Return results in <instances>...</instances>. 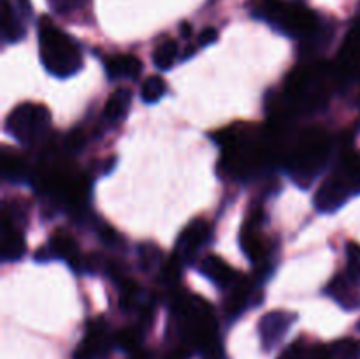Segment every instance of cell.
Here are the masks:
<instances>
[{"mask_svg": "<svg viewBox=\"0 0 360 359\" xmlns=\"http://www.w3.org/2000/svg\"><path fill=\"white\" fill-rule=\"evenodd\" d=\"M336 67L322 63L299 67L292 70L285 87V106L290 111H319L330 97L333 81L338 77Z\"/></svg>", "mask_w": 360, "mask_h": 359, "instance_id": "1", "label": "cell"}, {"mask_svg": "<svg viewBox=\"0 0 360 359\" xmlns=\"http://www.w3.org/2000/svg\"><path fill=\"white\" fill-rule=\"evenodd\" d=\"M39 51L46 70L62 80L74 76L83 67V53L77 42L56 28L49 18H42L39 25Z\"/></svg>", "mask_w": 360, "mask_h": 359, "instance_id": "2", "label": "cell"}, {"mask_svg": "<svg viewBox=\"0 0 360 359\" xmlns=\"http://www.w3.org/2000/svg\"><path fill=\"white\" fill-rule=\"evenodd\" d=\"M330 150H333V141L326 130L319 127L304 130L288 158V172L292 180L302 189H308L313 180L326 168Z\"/></svg>", "mask_w": 360, "mask_h": 359, "instance_id": "3", "label": "cell"}, {"mask_svg": "<svg viewBox=\"0 0 360 359\" xmlns=\"http://www.w3.org/2000/svg\"><path fill=\"white\" fill-rule=\"evenodd\" d=\"M259 14L290 37L308 39L320 28L319 16L302 4L264 0L259 7Z\"/></svg>", "mask_w": 360, "mask_h": 359, "instance_id": "4", "label": "cell"}, {"mask_svg": "<svg viewBox=\"0 0 360 359\" xmlns=\"http://www.w3.org/2000/svg\"><path fill=\"white\" fill-rule=\"evenodd\" d=\"M51 125V115L48 108L41 104L25 102L14 108L6 120L7 132L16 137L23 146H34L41 143Z\"/></svg>", "mask_w": 360, "mask_h": 359, "instance_id": "5", "label": "cell"}, {"mask_svg": "<svg viewBox=\"0 0 360 359\" xmlns=\"http://www.w3.org/2000/svg\"><path fill=\"white\" fill-rule=\"evenodd\" d=\"M211 227L204 218H195L190 222L179 234L178 243H176L174 256L181 260L183 264L192 263L195 259L197 252L202 248L204 243L210 239Z\"/></svg>", "mask_w": 360, "mask_h": 359, "instance_id": "6", "label": "cell"}, {"mask_svg": "<svg viewBox=\"0 0 360 359\" xmlns=\"http://www.w3.org/2000/svg\"><path fill=\"white\" fill-rule=\"evenodd\" d=\"M111 347L108 326L102 319H95L88 324L86 333L76 351V359H98L104 358Z\"/></svg>", "mask_w": 360, "mask_h": 359, "instance_id": "7", "label": "cell"}, {"mask_svg": "<svg viewBox=\"0 0 360 359\" xmlns=\"http://www.w3.org/2000/svg\"><path fill=\"white\" fill-rule=\"evenodd\" d=\"M294 320V313L283 312V310H273V312L266 313L259 322V334L264 351H273L283 340Z\"/></svg>", "mask_w": 360, "mask_h": 359, "instance_id": "8", "label": "cell"}, {"mask_svg": "<svg viewBox=\"0 0 360 359\" xmlns=\"http://www.w3.org/2000/svg\"><path fill=\"white\" fill-rule=\"evenodd\" d=\"M350 196L352 194L348 192L347 187L333 175L319 187L313 203H315L316 210L322 213H333V211L340 210Z\"/></svg>", "mask_w": 360, "mask_h": 359, "instance_id": "9", "label": "cell"}, {"mask_svg": "<svg viewBox=\"0 0 360 359\" xmlns=\"http://www.w3.org/2000/svg\"><path fill=\"white\" fill-rule=\"evenodd\" d=\"M260 220H262V215L252 213V217L246 218L239 232V245L252 263L266 259V246L260 238Z\"/></svg>", "mask_w": 360, "mask_h": 359, "instance_id": "10", "label": "cell"}, {"mask_svg": "<svg viewBox=\"0 0 360 359\" xmlns=\"http://www.w3.org/2000/svg\"><path fill=\"white\" fill-rule=\"evenodd\" d=\"M341 77L360 76V27H355L347 35L336 65Z\"/></svg>", "mask_w": 360, "mask_h": 359, "instance_id": "11", "label": "cell"}, {"mask_svg": "<svg viewBox=\"0 0 360 359\" xmlns=\"http://www.w3.org/2000/svg\"><path fill=\"white\" fill-rule=\"evenodd\" d=\"M25 239L21 236L20 229L14 225L7 215H4L2 229H0V252H2V260L11 263V260H18L25 256Z\"/></svg>", "mask_w": 360, "mask_h": 359, "instance_id": "12", "label": "cell"}, {"mask_svg": "<svg viewBox=\"0 0 360 359\" xmlns=\"http://www.w3.org/2000/svg\"><path fill=\"white\" fill-rule=\"evenodd\" d=\"M199 270L214 285H218L220 289H227V291L239 282V275L218 256H207L206 259H202Z\"/></svg>", "mask_w": 360, "mask_h": 359, "instance_id": "13", "label": "cell"}, {"mask_svg": "<svg viewBox=\"0 0 360 359\" xmlns=\"http://www.w3.org/2000/svg\"><path fill=\"white\" fill-rule=\"evenodd\" d=\"M327 294L340 303L345 310H355L360 305V296L357 291V284L350 280L347 275H338L329 282L326 289Z\"/></svg>", "mask_w": 360, "mask_h": 359, "instance_id": "14", "label": "cell"}, {"mask_svg": "<svg viewBox=\"0 0 360 359\" xmlns=\"http://www.w3.org/2000/svg\"><path fill=\"white\" fill-rule=\"evenodd\" d=\"M143 63L136 55H115L105 60V73L111 80H137Z\"/></svg>", "mask_w": 360, "mask_h": 359, "instance_id": "15", "label": "cell"}, {"mask_svg": "<svg viewBox=\"0 0 360 359\" xmlns=\"http://www.w3.org/2000/svg\"><path fill=\"white\" fill-rule=\"evenodd\" d=\"M334 176L347 187L348 192L360 194V155L345 151Z\"/></svg>", "mask_w": 360, "mask_h": 359, "instance_id": "16", "label": "cell"}, {"mask_svg": "<svg viewBox=\"0 0 360 359\" xmlns=\"http://www.w3.org/2000/svg\"><path fill=\"white\" fill-rule=\"evenodd\" d=\"M48 250L51 253V257L65 259L69 264L79 259V246H77L76 239L69 232L63 231V229H58V231L53 232V236L49 238Z\"/></svg>", "mask_w": 360, "mask_h": 359, "instance_id": "17", "label": "cell"}, {"mask_svg": "<svg viewBox=\"0 0 360 359\" xmlns=\"http://www.w3.org/2000/svg\"><path fill=\"white\" fill-rule=\"evenodd\" d=\"M250 294H252V287H250L248 282L241 280V278H239L238 284L229 289V294L224 306L229 319H236V317H239L245 312L250 303Z\"/></svg>", "mask_w": 360, "mask_h": 359, "instance_id": "18", "label": "cell"}, {"mask_svg": "<svg viewBox=\"0 0 360 359\" xmlns=\"http://www.w3.org/2000/svg\"><path fill=\"white\" fill-rule=\"evenodd\" d=\"M278 359H333L330 347L323 345H306L304 341H295L288 345Z\"/></svg>", "mask_w": 360, "mask_h": 359, "instance_id": "19", "label": "cell"}, {"mask_svg": "<svg viewBox=\"0 0 360 359\" xmlns=\"http://www.w3.org/2000/svg\"><path fill=\"white\" fill-rule=\"evenodd\" d=\"M130 102H132V94H130L129 88H118L116 92H112V94L109 95L108 102H105V118L112 123L123 120L127 113H129Z\"/></svg>", "mask_w": 360, "mask_h": 359, "instance_id": "20", "label": "cell"}, {"mask_svg": "<svg viewBox=\"0 0 360 359\" xmlns=\"http://www.w3.org/2000/svg\"><path fill=\"white\" fill-rule=\"evenodd\" d=\"M25 35L23 23L20 21V18L14 13L13 6L9 4V0H4L2 6V37L7 42H18L21 41Z\"/></svg>", "mask_w": 360, "mask_h": 359, "instance_id": "21", "label": "cell"}, {"mask_svg": "<svg viewBox=\"0 0 360 359\" xmlns=\"http://www.w3.org/2000/svg\"><path fill=\"white\" fill-rule=\"evenodd\" d=\"M178 42H176L174 39H165V41H162L153 51L155 67H158L160 70L172 69V65H174L176 60H178Z\"/></svg>", "mask_w": 360, "mask_h": 359, "instance_id": "22", "label": "cell"}, {"mask_svg": "<svg viewBox=\"0 0 360 359\" xmlns=\"http://www.w3.org/2000/svg\"><path fill=\"white\" fill-rule=\"evenodd\" d=\"M28 169L25 164L23 158L16 157V155L4 153L2 157V176L9 182H21L23 178H27Z\"/></svg>", "mask_w": 360, "mask_h": 359, "instance_id": "23", "label": "cell"}, {"mask_svg": "<svg viewBox=\"0 0 360 359\" xmlns=\"http://www.w3.org/2000/svg\"><path fill=\"white\" fill-rule=\"evenodd\" d=\"M165 90H167V87H165V81L162 77L150 76L141 84V97L148 104H155V102H158L164 97Z\"/></svg>", "mask_w": 360, "mask_h": 359, "instance_id": "24", "label": "cell"}, {"mask_svg": "<svg viewBox=\"0 0 360 359\" xmlns=\"http://www.w3.org/2000/svg\"><path fill=\"white\" fill-rule=\"evenodd\" d=\"M333 359H360V340L345 338L330 345Z\"/></svg>", "mask_w": 360, "mask_h": 359, "instance_id": "25", "label": "cell"}, {"mask_svg": "<svg viewBox=\"0 0 360 359\" xmlns=\"http://www.w3.org/2000/svg\"><path fill=\"white\" fill-rule=\"evenodd\" d=\"M112 344L125 352H136L141 345V331L136 327L120 329L112 338Z\"/></svg>", "mask_w": 360, "mask_h": 359, "instance_id": "26", "label": "cell"}, {"mask_svg": "<svg viewBox=\"0 0 360 359\" xmlns=\"http://www.w3.org/2000/svg\"><path fill=\"white\" fill-rule=\"evenodd\" d=\"M347 277L354 284L360 285V245L350 241L347 245Z\"/></svg>", "mask_w": 360, "mask_h": 359, "instance_id": "27", "label": "cell"}, {"mask_svg": "<svg viewBox=\"0 0 360 359\" xmlns=\"http://www.w3.org/2000/svg\"><path fill=\"white\" fill-rule=\"evenodd\" d=\"M139 259H141V266L144 267L146 271L155 270L157 264H160L162 260V252L158 246H155L153 243H143L139 246Z\"/></svg>", "mask_w": 360, "mask_h": 359, "instance_id": "28", "label": "cell"}, {"mask_svg": "<svg viewBox=\"0 0 360 359\" xmlns=\"http://www.w3.org/2000/svg\"><path fill=\"white\" fill-rule=\"evenodd\" d=\"M181 266L183 263L176 256H172L167 263L162 266L160 270V280L167 285L178 284L179 277H181Z\"/></svg>", "mask_w": 360, "mask_h": 359, "instance_id": "29", "label": "cell"}, {"mask_svg": "<svg viewBox=\"0 0 360 359\" xmlns=\"http://www.w3.org/2000/svg\"><path fill=\"white\" fill-rule=\"evenodd\" d=\"M90 0H48L49 7L58 14H69L83 9Z\"/></svg>", "mask_w": 360, "mask_h": 359, "instance_id": "30", "label": "cell"}, {"mask_svg": "<svg viewBox=\"0 0 360 359\" xmlns=\"http://www.w3.org/2000/svg\"><path fill=\"white\" fill-rule=\"evenodd\" d=\"M67 148L70 151H77L84 144V134L81 130H72V132L67 136Z\"/></svg>", "mask_w": 360, "mask_h": 359, "instance_id": "31", "label": "cell"}, {"mask_svg": "<svg viewBox=\"0 0 360 359\" xmlns=\"http://www.w3.org/2000/svg\"><path fill=\"white\" fill-rule=\"evenodd\" d=\"M101 239L105 243V245H109V246H116V245H120V243H122V238H120L118 232H116L115 229H111V227L102 229Z\"/></svg>", "mask_w": 360, "mask_h": 359, "instance_id": "32", "label": "cell"}, {"mask_svg": "<svg viewBox=\"0 0 360 359\" xmlns=\"http://www.w3.org/2000/svg\"><path fill=\"white\" fill-rule=\"evenodd\" d=\"M217 39H218L217 28L207 27L199 34V46H210L213 44V42H217Z\"/></svg>", "mask_w": 360, "mask_h": 359, "instance_id": "33", "label": "cell"}, {"mask_svg": "<svg viewBox=\"0 0 360 359\" xmlns=\"http://www.w3.org/2000/svg\"><path fill=\"white\" fill-rule=\"evenodd\" d=\"M190 32H192V28H190V23H181V34L185 35V37H188Z\"/></svg>", "mask_w": 360, "mask_h": 359, "instance_id": "34", "label": "cell"}, {"mask_svg": "<svg viewBox=\"0 0 360 359\" xmlns=\"http://www.w3.org/2000/svg\"><path fill=\"white\" fill-rule=\"evenodd\" d=\"M21 4H23V6H25V4H27V0H21Z\"/></svg>", "mask_w": 360, "mask_h": 359, "instance_id": "35", "label": "cell"}]
</instances>
